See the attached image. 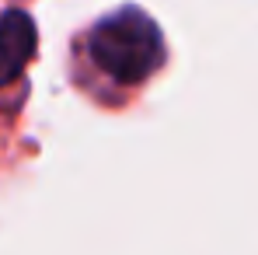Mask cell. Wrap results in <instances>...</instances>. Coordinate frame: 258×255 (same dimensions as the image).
<instances>
[{
	"instance_id": "6da1fadb",
	"label": "cell",
	"mask_w": 258,
	"mask_h": 255,
	"mask_svg": "<svg viewBox=\"0 0 258 255\" xmlns=\"http://www.w3.org/2000/svg\"><path fill=\"white\" fill-rule=\"evenodd\" d=\"M87 53L94 67L115 84H140L164 63V39L147 14L119 11L91 28Z\"/></svg>"
},
{
	"instance_id": "7a4b0ae2",
	"label": "cell",
	"mask_w": 258,
	"mask_h": 255,
	"mask_svg": "<svg viewBox=\"0 0 258 255\" xmlns=\"http://www.w3.org/2000/svg\"><path fill=\"white\" fill-rule=\"evenodd\" d=\"M35 53V25L21 11L0 14V84H11Z\"/></svg>"
}]
</instances>
